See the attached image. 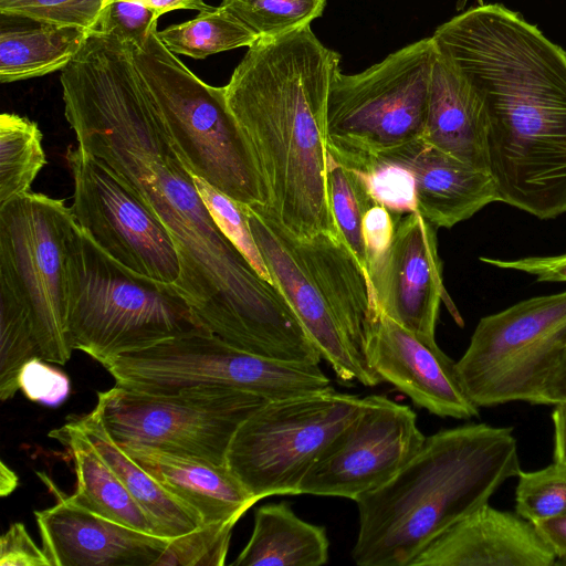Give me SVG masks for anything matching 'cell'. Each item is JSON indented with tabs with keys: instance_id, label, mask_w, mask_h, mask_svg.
I'll return each mask as SVG.
<instances>
[{
	"instance_id": "d6a6232c",
	"label": "cell",
	"mask_w": 566,
	"mask_h": 566,
	"mask_svg": "<svg viewBox=\"0 0 566 566\" xmlns=\"http://www.w3.org/2000/svg\"><path fill=\"white\" fill-rule=\"evenodd\" d=\"M237 522L202 524L191 532L169 538L155 566H222Z\"/></svg>"
},
{
	"instance_id": "30bf717a",
	"label": "cell",
	"mask_w": 566,
	"mask_h": 566,
	"mask_svg": "<svg viewBox=\"0 0 566 566\" xmlns=\"http://www.w3.org/2000/svg\"><path fill=\"white\" fill-rule=\"evenodd\" d=\"M268 400L226 387H189L154 394L119 385L97 394L95 406L122 447L149 448L227 465L240 424Z\"/></svg>"
},
{
	"instance_id": "ffe728a7",
	"label": "cell",
	"mask_w": 566,
	"mask_h": 566,
	"mask_svg": "<svg viewBox=\"0 0 566 566\" xmlns=\"http://www.w3.org/2000/svg\"><path fill=\"white\" fill-rule=\"evenodd\" d=\"M406 168L415 181L417 212L436 228H452L499 201L488 170L468 165L422 138L373 156Z\"/></svg>"
},
{
	"instance_id": "8992f818",
	"label": "cell",
	"mask_w": 566,
	"mask_h": 566,
	"mask_svg": "<svg viewBox=\"0 0 566 566\" xmlns=\"http://www.w3.org/2000/svg\"><path fill=\"white\" fill-rule=\"evenodd\" d=\"M437 53L427 36L359 73L339 71L327 103V151L349 165L422 138Z\"/></svg>"
},
{
	"instance_id": "ba28073f",
	"label": "cell",
	"mask_w": 566,
	"mask_h": 566,
	"mask_svg": "<svg viewBox=\"0 0 566 566\" xmlns=\"http://www.w3.org/2000/svg\"><path fill=\"white\" fill-rule=\"evenodd\" d=\"M102 365L117 385L154 394L206 386L245 390L275 400L333 388L318 364L255 355L210 332L166 339Z\"/></svg>"
},
{
	"instance_id": "e575fe53",
	"label": "cell",
	"mask_w": 566,
	"mask_h": 566,
	"mask_svg": "<svg viewBox=\"0 0 566 566\" xmlns=\"http://www.w3.org/2000/svg\"><path fill=\"white\" fill-rule=\"evenodd\" d=\"M105 0H0V12L36 23L78 27L92 31Z\"/></svg>"
},
{
	"instance_id": "74e56055",
	"label": "cell",
	"mask_w": 566,
	"mask_h": 566,
	"mask_svg": "<svg viewBox=\"0 0 566 566\" xmlns=\"http://www.w3.org/2000/svg\"><path fill=\"white\" fill-rule=\"evenodd\" d=\"M46 363L40 357L25 363L19 375V387L29 400L57 407L69 397L71 382L64 373Z\"/></svg>"
},
{
	"instance_id": "484cf974",
	"label": "cell",
	"mask_w": 566,
	"mask_h": 566,
	"mask_svg": "<svg viewBox=\"0 0 566 566\" xmlns=\"http://www.w3.org/2000/svg\"><path fill=\"white\" fill-rule=\"evenodd\" d=\"M90 30L39 23L33 28L2 29L0 81L12 83L65 69L82 50Z\"/></svg>"
},
{
	"instance_id": "ee69618b",
	"label": "cell",
	"mask_w": 566,
	"mask_h": 566,
	"mask_svg": "<svg viewBox=\"0 0 566 566\" xmlns=\"http://www.w3.org/2000/svg\"><path fill=\"white\" fill-rule=\"evenodd\" d=\"M114 1L138 2L153 9L158 17L174 10H196L203 12L212 9V7L207 4L203 0H105V6Z\"/></svg>"
},
{
	"instance_id": "5b68a950",
	"label": "cell",
	"mask_w": 566,
	"mask_h": 566,
	"mask_svg": "<svg viewBox=\"0 0 566 566\" xmlns=\"http://www.w3.org/2000/svg\"><path fill=\"white\" fill-rule=\"evenodd\" d=\"M126 44L191 172L239 203L270 206L265 180L223 86L195 75L164 45L157 28L143 44Z\"/></svg>"
},
{
	"instance_id": "f546056e",
	"label": "cell",
	"mask_w": 566,
	"mask_h": 566,
	"mask_svg": "<svg viewBox=\"0 0 566 566\" xmlns=\"http://www.w3.org/2000/svg\"><path fill=\"white\" fill-rule=\"evenodd\" d=\"M0 399L10 400L19 387V375L30 359L40 357L30 314L4 283L0 282Z\"/></svg>"
},
{
	"instance_id": "d590c367",
	"label": "cell",
	"mask_w": 566,
	"mask_h": 566,
	"mask_svg": "<svg viewBox=\"0 0 566 566\" xmlns=\"http://www.w3.org/2000/svg\"><path fill=\"white\" fill-rule=\"evenodd\" d=\"M347 167L366 177L375 200L392 214L417 211L415 181L406 168L375 157L364 158Z\"/></svg>"
},
{
	"instance_id": "4fadbf2b",
	"label": "cell",
	"mask_w": 566,
	"mask_h": 566,
	"mask_svg": "<svg viewBox=\"0 0 566 566\" xmlns=\"http://www.w3.org/2000/svg\"><path fill=\"white\" fill-rule=\"evenodd\" d=\"M424 439L411 408L385 395L366 396L357 415L308 470L298 494L356 501L387 483Z\"/></svg>"
},
{
	"instance_id": "4316f807",
	"label": "cell",
	"mask_w": 566,
	"mask_h": 566,
	"mask_svg": "<svg viewBox=\"0 0 566 566\" xmlns=\"http://www.w3.org/2000/svg\"><path fill=\"white\" fill-rule=\"evenodd\" d=\"M38 124L27 117L0 116V205L31 191L46 164Z\"/></svg>"
},
{
	"instance_id": "b9f144b4",
	"label": "cell",
	"mask_w": 566,
	"mask_h": 566,
	"mask_svg": "<svg viewBox=\"0 0 566 566\" xmlns=\"http://www.w3.org/2000/svg\"><path fill=\"white\" fill-rule=\"evenodd\" d=\"M538 533L556 555L555 565L566 566V515L534 524Z\"/></svg>"
},
{
	"instance_id": "8d00e7d4",
	"label": "cell",
	"mask_w": 566,
	"mask_h": 566,
	"mask_svg": "<svg viewBox=\"0 0 566 566\" xmlns=\"http://www.w3.org/2000/svg\"><path fill=\"white\" fill-rule=\"evenodd\" d=\"M158 19V14L144 4L133 1H114L103 8L92 31L139 45L157 28Z\"/></svg>"
},
{
	"instance_id": "d6986e66",
	"label": "cell",
	"mask_w": 566,
	"mask_h": 566,
	"mask_svg": "<svg viewBox=\"0 0 566 566\" xmlns=\"http://www.w3.org/2000/svg\"><path fill=\"white\" fill-rule=\"evenodd\" d=\"M259 208L304 268L340 329L361 356L365 333L379 315L368 274L338 234L319 232L297 238L282 227L270 206L259 205Z\"/></svg>"
},
{
	"instance_id": "2e32d148",
	"label": "cell",
	"mask_w": 566,
	"mask_h": 566,
	"mask_svg": "<svg viewBox=\"0 0 566 566\" xmlns=\"http://www.w3.org/2000/svg\"><path fill=\"white\" fill-rule=\"evenodd\" d=\"M249 224L271 275L322 358L339 382L376 386L380 378L370 370L347 339L313 281L259 205L245 206Z\"/></svg>"
},
{
	"instance_id": "1f68e13d",
	"label": "cell",
	"mask_w": 566,
	"mask_h": 566,
	"mask_svg": "<svg viewBox=\"0 0 566 566\" xmlns=\"http://www.w3.org/2000/svg\"><path fill=\"white\" fill-rule=\"evenodd\" d=\"M515 511L526 521L537 522L566 515V464H552L531 472L520 471Z\"/></svg>"
},
{
	"instance_id": "8fae6325",
	"label": "cell",
	"mask_w": 566,
	"mask_h": 566,
	"mask_svg": "<svg viewBox=\"0 0 566 566\" xmlns=\"http://www.w3.org/2000/svg\"><path fill=\"white\" fill-rule=\"evenodd\" d=\"M566 350V291L482 317L455 363L474 405L533 403Z\"/></svg>"
},
{
	"instance_id": "836d02e7",
	"label": "cell",
	"mask_w": 566,
	"mask_h": 566,
	"mask_svg": "<svg viewBox=\"0 0 566 566\" xmlns=\"http://www.w3.org/2000/svg\"><path fill=\"white\" fill-rule=\"evenodd\" d=\"M195 185L222 232L239 249L256 272L272 282L263 256L252 234L245 206L193 175ZM273 283V282H272Z\"/></svg>"
},
{
	"instance_id": "6da1fadb",
	"label": "cell",
	"mask_w": 566,
	"mask_h": 566,
	"mask_svg": "<svg viewBox=\"0 0 566 566\" xmlns=\"http://www.w3.org/2000/svg\"><path fill=\"white\" fill-rule=\"evenodd\" d=\"M60 81L77 146L111 168L166 228L180 264L175 286L202 324L255 355L304 357L307 333L279 287L217 224L127 44L91 31Z\"/></svg>"
},
{
	"instance_id": "4dcf8cb0",
	"label": "cell",
	"mask_w": 566,
	"mask_h": 566,
	"mask_svg": "<svg viewBox=\"0 0 566 566\" xmlns=\"http://www.w3.org/2000/svg\"><path fill=\"white\" fill-rule=\"evenodd\" d=\"M226 8L259 38H273L311 25L326 0H222Z\"/></svg>"
},
{
	"instance_id": "7402d4cb",
	"label": "cell",
	"mask_w": 566,
	"mask_h": 566,
	"mask_svg": "<svg viewBox=\"0 0 566 566\" xmlns=\"http://www.w3.org/2000/svg\"><path fill=\"white\" fill-rule=\"evenodd\" d=\"M119 447L192 510L202 524L238 522L256 503L227 465L149 448Z\"/></svg>"
},
{
	"instance_id": "9c48e42d",
	"label": "cell",
	"mask_w": 566,
	"mask_h": 566,
	"mask_svg": "<svg viewBox=\"0 0 566 566\" xmlns=\"http://www.w3.org/2000/svg\"><path fill=\"white\" fill-rule=\"evenodd\" d=\"M363 398L334 388L268 400L235 431L228 469L258 502L298 495L304 476L357 415Z\"/></svg>"
},
{
	"instance_id": "ac0fdd59",
	"label": "cell",
	"mask_w": 566,
	"mask_h": 566,
	"mask_svg": "<svg viewBox=\"0 0 566 566\" xmlns=\"http://www.w3.org/2000/svg\"><path fill=\"white\" fill-rule=\"evenodd\" d=\"M556 555L535 525L489 503L429 542L409 566H552Z\"/></svg>"
},
{
	"instance_id": "5bb4252c",
	"label": "cell",
	"mask_w": 566,
	"mask_h": 566,
	"mask_svg": "<svg viewBox=\"0 0 566 566\" xmlns=\"http://www.w3.org/2000/svg\"><path fill=\"white\" fill-rule=\"evenodd\" d=\"M370 281L379 313L424 340L436 342L441 302L462 325L443 285L436 227L417 211L398 219L391 244Z\"/></svg>"
},
{
	"instance_id": "ab89813d",
	"label": "cell",
	"mask_w": 566,
	"mask_h": 566,
	"mask_svg": "<svg viewBox=\"0 0 566 566\" xmlns=\"http://www.w3.org/2000/svg\"><path fill=\"white\" fill-rule=\"evenodd\" d=\"M0 566H51V562L25 526L15 522L0 538Z\"/></svg>"
},
{
	"instance_id": "e0dca14e",
	"label": "cell",
	"mask_w": 566,
	"mask_h": 566,
	"mask_svg": "<svg viewBox=\"0 0 566 566\" xmlns=\"http://www.w3.org/2000/svg\"><path fill=\"white\" fill-rule=\"evenodd\" d=\"M34 515L51 566H155L169 541L103 517L65 495Z\"/></svg>"
},
{
	"instance_id": "60d3db41",
	"label": "cell",
	"mask_w": 566,
	"mask_h": 566,
	"mask_svg": "<svg viewBox=\"0 0 566 566\" xmlns=\"http://www.w3.org/2000/svg\"><path fill=\"white\" fill-rule=\"evenodd\" d=\"M480 261L499 269L531 274L539 282H566V253L555 256H528L518 260L481 256Z\"/></svg>"
},
{
	"instance_id": "83f0119b",
	"label": "cell",
	"mask_w": 566,
	"mask_h": 566,
	"mask_svg": "<svg viewBox=\"0 0 566 566\" xmlns=\"http://www.w3.org/2000/svg\"><path fill=\"white\" fill-rule=\"evenodd\" d=\"M164 45L174 54L193 59L250 46L258 36L226 8L212 7L190 20L158 31Z\"/></svg>"
},
{
	"instance_id": "f1b7e54d",
	"label": "cell",
	"mask_w": 566,
	"mask_h": 566,
	"mask_svg": "<svg viewBox=\"0 0 566 566\" xmlns=\"http://www.w3.org/2000/svg\"><path fill=\"white\" fill-rule=\"evenodd\" d=\"M326 187L337 233L367 273L364 218L378 202L371 195L366 177L336 160L328 151Z\"/></svg>"
},
{
	"instance_id": "d4e9b609",
	"label": "cell",
	"mask_w": 566,
	"mask_h": 566,
	"mask_svg": "<svg viewBox=\"0 0 566 566\" xmlns=\"http://www.w3.org/2000/svg\"><path fill=\"white\" fill-rule=\"evenodd\" d=\"M326 528L300 518L289 503L258 507L251 537L233 566H321L327 563Z\"/></svg>"
},
{
	"instance_id": "277c9868",
	"label": "cell",
	"mask_w": 566,
	"mask_h": 566,
	"mask_svg": "<svg viewBox=\"0 0 566 566\" xmlns=\"http://www.w3.org/2000/svg\"><path fill=\"white\" fill-rule=\"evenodd\" d=\"M67 329L73 349L99 364L166 339L210 332L175 284L120 264L78 224L70 254Z\"/></svg>"
},
{
	"instance_id": "7c38bea8",
	"label": "cell",
	"mask_w": 566,
	"mask_h": 566,
	"mask_svg": "<svg viewBox=\"0 0 566 566\" xmlns=\"http://www.w3.org/2000/svg\"><path fill=\"white\" fill-rule=\"evenodd\" d=\"M72 213L78 227L109 256L148 277L175 284L176 247L157 217L102 160L69 147Z\"/></svg>"
},
{
	"instance_id": "7a4b0ae2",
	"label": "cell",
	"mask_w": 566,
	"mask_h": 566,
	"mask_svg": "<svg viewBox=\"0 0 566 566\" xmlns=\"http://www.w3.org/2000/svg\"><path fill=\"white\" fill-rule=\"evenodd\" d=\"M340 55L311 25L259 38L224 88L265 180L270 208L297 238L337 233L327 187V103Z\"/></svg>"
},
{
	"instance_id": "52a82bcc",
	"label": "cell",
	"mask_w": 566,
	"mask_h": 566,
	"mask_svg": "<svg viewBox=\"0 0 566 566\" xmlns=\"http://www.w3.org/2000/svg\"><path fill=\"white\" fill-rule=\"evenodd\" d=\"M77 223L60 199L28 192L0 205V282L27 307L42 359L72 355L70 254Z\"/></svg>"
},
{
	"instance_id": "bcb514c9",
	"label": "cell",
	"mask_w": 566,
	"mask_h": 566,
	"mask_svg": "<svg viewBox=\"0 0 566 566\" xmlns=\"http://www.w3.org/2000/svg\"><path fill=\"white\" fill-rule=\"evenodd\" d=\"M19 484L18 475L3 462L0 463V495H10Z\"/></svg>"
},
{
	"instance_id": "7bdbcfd3",
	"label": "cell",
	"mask_w": 566,
	"mask_h": 566,
	"mask_svg": "<svg viewBox=\"0 0 566 566\" xmlns=\"http://www.w3.org/2000/svg\"><path fill=\"white\" fill-rule=\"evenodd\" d=\"M566 401V350L547 377L533 405H555Z\"/></svg>"
},
{
	"instance_id": "cb8c5ba5",
	"label": "cell",
	"mask_w": 566,
	"mask_h": 566,
	"mask_svg": "<svg viewBox=\"0 0 566 566\" xmlns=\"http://www.w3.org/2000/svg\"><path fill=\"white\" fill-rule=\"evenodd\" d=\"M49 437L63 444L72 455L76 488L67 496L71 502L111 521L157 535L144 510L74 420L50 431Z\"/></svg>"
},
{
	"instance_id": "f6af8a7d",
	"label": "cell",
	"mask_w": 566,
	"mask_h": 566,
	"mask_svg": "<svg viewBox=\"0 0 566 566\" xmlns=\"http://www.w3.org/2000/svg\"><path fill=\"white\" fill-rule=\"evenodd\" d=\"M552 420L554 427L553 460L566 464V401L554 405Z\"/></svg>"
},
{
	"instance_id": "f35d334b",
	"label": "cell",
	"mask_w": 566,
	"mask_h": 566,
	"mask_svg": "<svg viewBox=\"0 0 566 566\" xmlns=\"http://www.w3.org/2000/svg\"><path fill=\"white\" fill-rule=\"evenodd\" d=\"M396 223L392 213L380 203L374 205L364 218L363 231L369 279L382 262L391 244Z\"/></svg>"
},
{
	"instance_id": "7dc6e473",
	"label": "cell",
	"mask_w": 566,
	"mask_h": 566,
	"mask_svg": "<svg viewBox=\"0 0 566 566\" xmlns=\"http://www.w3.org/2000/svg\"><path fill=\"white\" fill-rule=\"evenodd\" d=\"M467 1H468V0H458V2H457V9H458V10H462V9L465 7Z\"/></svg>"
},
{
	"instance_id": "3957f363",
	"label": "cell",
	"mask_w": 566,
	"mask_h": 566,
	"mask_svg": "<svg viewBox=\"0 0 566 566\" xmlns=\"http://www.w3.org/2000/svg\"><path fill=\"white\" fill-rule=\"evenodd\" d=\"M521 471L512 427L469 423L426 437L385 484L355 502L359 566H409L437 535L480 506Z\"/></svg>"
},
{
	"instance_id": "603a6c76",
	"label": "cell",
	"mask_w": 566,
	"mask_h": 566,
	"mask_svg": "<svg viewBox=\"0 0 566 566\" xmlns=\"http://www.w3.org/2000/svg\"><path fill=\"white\" fill-rule=\"evenodd\" d=\"M74 421L144 510L158 536L174 538L202 525L192 510L171 494L116 443L96 408Z\"/></svg>"
},
{
	"instance_id": "44dd1931",
	"label": "cell",
	"mask_w": 566,
	"mask_h": 566,
	"mask_svg": "<svg viewBox=\"0 0 566 566\" xmlns=\"http://www.w3.org/2000/svg\"><path fill=\"white\" fill-rule=\"evenodd\" d=\"M422 139L489 171L486 116L481 97L470 80L439 50L431 72Z\"/></svg>"
},
{
	"instance_id": "9a60e30c",
	"label": "cell",
	"mask_w": 566,
	"mask_h": 566,
	"mask_svg": "<svg viewBox=\"0 0 566 566\" xmlns=\"http://www.w3.org/2000/svg\"><path fill=\"white\" fill-rule=\"evenodd\" d=\"M361 356L382 381L415 406L441 418L479 417L465 394L457 365L437 342H428L379 313L365 333Z\"/></svg>"
}]
</instances>
